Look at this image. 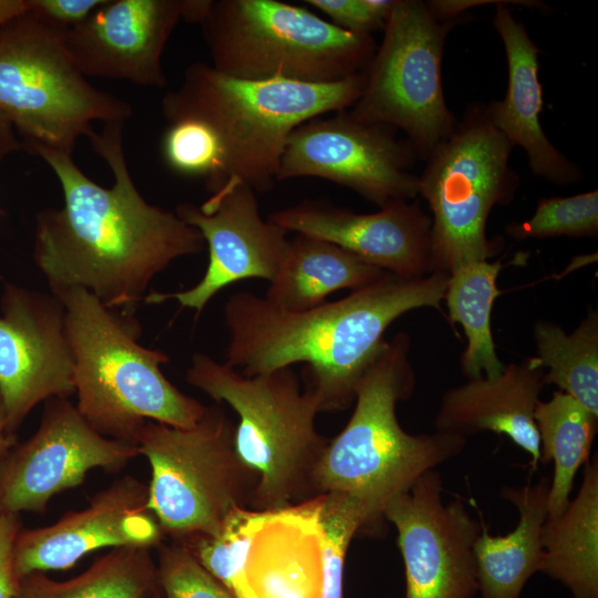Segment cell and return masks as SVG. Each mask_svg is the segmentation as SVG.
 Wrapping results in <instances>:
<instances>
[{
  "label": "cell",
  "instance_id": "obj_1",
  "mask_svg": "<svg viewBox=\"0 0 598 598\" xmlns=\"http://www.w3.org/2000/svg\"><path fill=\"white\" fill-rule=\"evenodd\" d=\"M123 125L106 123L87 137L113 174L111 187L87 177L70 153L29 151L52 169L63 194L61 208L37 215L34 260L51 291L81 288L105 307L130 313L157 274L206 244L176 213L141 195L126 164Z\"/></svg>",
  "mask_w": 598,
  "mask_h": 598
},
{
  "label": "cell",
  "instance_id": "obj_2",
  "mask_svg": "<svg viewBox=\"0 0 598 598\" xmlns=\"http://www.w3.org/2000/svg\"><path fill=\"white\" fill-rule=\"evenodd\" d=\"M448 277L433 271L409 279L385 271L340 300L303 311L283 310L251 292H236L224 308L229 333L224 363L251 377L303 362L308 383L321 394L324 411L346 409L384 343L389 326L410 310L439 308Z\"/></svg>",
  "mask_w": 598,
  "mask_h": 598
},
{
  "label": "cell",
  "instance_id": "obj_3",
  "mask_svg": "<svg viewBox=\"0 0 598 598\" xmlns=\"http://www.w3.org/2000/svg\"><path fill=\"white\" fill-rule=\"evenodd\" d=\"M410 338L384 341L355 388V406L343 430L328 444L312 474V493H342L365 509L369 526L384 518L391 499L426 472L462 453L466 437L435 431L410 434L395 414L415 384Z\"/></svg>",
  "mask_w": 598,
  "mask_h": 598
},
{
  "label": "cell",
  "instance_id": "obj_4",
  "mask_svg": "<svg viewBox=\"0 0 598 598\" xmlns=\"http://www.w3.org/2000/svg\"><path fill=\"white\" fill-rule=\"evenodd\" d=\"M364 71L336 82L307 83L239 79L196 62L179 86L163 96L161 107L168 123L197 118L216 132L224 148L220 185L236 178L267 192L277 182L290 133L309 120L349 109L362 92Z\"/></svg>",
  "mask_w": 598,
  "mask_h": 598
},
{
  "label": "cell",
  "instance_id": "obj_5",
  "mask_svg": "<svg viewBox=\"0 0 598 598\" xmlns=\"http://www.w3.org/2000/svg\"><path fill=\"white\" fill-rule=\"evenodd\" d=\"M52 293L64 308L75 406L94 430L135 444L146 421L189 427L200 419L206 406L166 379L161 365L168 355L138 343V324L130 313L105 307L81 288Z\"/></svg>",
  "mask_w": 598,
  "mask_h": 598
},
{
  "label": "cell",
  "instance_id": "obj_6",
  "mask_svg": "<svg viewBox=\"0 0 598 598\" xmlns=\"http://www.w3.org/2000/svg\"><path fill=\"white\" fill-rule=\"evenodd\" d=\"M186 380L237 413L235 446L258 475L250 508L270 511L308 499L312 474L328 440L316 429L321 394L302 389L289 368L244 375L205 353H195Z\"/></svg>",
  "mask_w": 598,
  "mask_h": 598
},
{
  "label": "cell",
  "instance_id": "obj_7",
  "mask_svg": "<svg viewBox=\"0 0 598 598\" xmlns=\"http://www.w3.org/2000/svg\"><path fill=\"white\" fill-rule=\"evenodd\" d=\"M199 25L210 65L246 80L336 82L363 72L377 50L371 34L278 0H210Z\"/></svg>",
  "mask_w": 598,
  "mask_h": 598
},
{
  "label": "cell",
  "instance_id": "obj_8",
  "mask_svg": "<svg viewBox=\"0 0 598 598\" xmlns=\"http://www.w3.org/2000/svg\"><path fill=\"white\" fill-rule=\"evenodd\" d=\"M235 430L218 405L189 427L144 423L135 444L151 464L147 509L162 534L215 536L234 507L250 508L258 475L240 460Z\"/></svg>",
  "mask_w": 598,
  "mask_h": 598
},
{
  "label": "cell",
  "instance_id": "obj_9",
  "mask_svg": "<svg viewBox=\"0 0 598 598\" xmlns=\"http://www.w3.org/2000/svg\"><path fill=\"white\" fill-rule=\"evenodd\" d=\"M62 33L30 11L0 28V113L23 146L72 154L93 122H125L132 107L86 80Z\"/></svg>",
  "mask_w": 598,
  "mask_h": 598
},
{
  "label": "cell",
  "instance_id": "obj_10",
  "mask_svg": "<svg viewBox=\"0 0 598 598\" xmlns=\"http://www.w3.org/2000/svg\"><path fill=\"white\" fill-rule=\"evenodd\" d=\"M513 147L485 106L476 104L425 158L417 195L432 213L433 271L450 275L497 252L498 243L487 238L486 224L493 207L506 204L516 192L518 176L509 167Z\"/></svg>",
  "mask_w": 598,
  "mask_h": 598
},
{
  "label": "cell",
  "instance_id": "obj_11",
  "mask_svg": "<svg viewBox=\"0 0 598 598\" xmlns=\"http://www.w3.org/2000/svg\"><path fill=\"white\" fill-rule=\"evenodd\" d=\"M458 21L436 18L426 2L395 0L348 114L402 130L416 156L426 158L455 126L443 92L442 56L446 35Z\"/></svg>",
  "mask_w": 598,
  "mask_h": 598
},
{
  "label": "cell",
  "instance_id": "obj_12",
  "mask_svg": "<svg viewBox=\"0 0 598 598\" xmlns=\"http://www.w3.org/2000/svg\"><path fill=\"white\" fill-rule=\"evenodd\" d=\"M417 157L388 125L362 123L347 112L315 117L288 136L277 182L318 177L350 188L380 208L417 195L411 167Z\"/></svg>",
  "mask_w": 598,
  "mask_h": 598
},
{
  "label": "cell",
  "instance_id": "obj_13",
  "mask_svg": "<svg viewBox=\"0 0 598 598\" xmlns=\"http://www.w3.org/2000/svg\"><path fill=\"white\" fill-rule=\"evenodd\" d=\"M436 470L389 502L383 516L398 532L405 571L404 598H475L474 545L482 523L462 499L444 503Z\"/></svg>",
  "mask_w": 598,
  "mask_h": 598
},
{
  "label": "cell",
  "instance_id": "obj_14",
  "mask_svg": "<svg viewBox=\"0 0 598 598\" xmlns=\"http://www.w3.org/2000/svg\"><path fill=\"white\" fill-rule=\"evenodd\" d=\"M137 455L136 444L94 430L68 398L49 399L38 430L0 464V509L42 514L55 494L79 486L89 471H118Z\"/></svg>",
  "mask_w": 598,
  "mask_h": 598
},
{
  "label": "cell",
  "instance_id": "obj_15",
  "mask_svg": "<svg viewBox=\"0 0 598 598\" xmlns=\"http://www.w3.org/2000/svg\"><path fill=\"white\" fill-rule=\"evenodd\" d=\"M175 213L195 227L208 247V265L192 288L177 292H151L147 303L175 299L198 315L212 298L234 282L276 274L288 245V231L259 213L256 192L236 178L227 179L199 206L183 203Z\"/></svg>",
  "mask_w": 598,
  "mask_h": 598
},
{
  "label": "cell",
  "instance_id": "obj_16",
  "mask_svg": "<svg viewBox=\"0 0 598 598\" xmlns=\"http://www.w3.org/2000/svg\"><path fill=\"white\" fill-rule=\"evenodd\" d=\"M73 372L61 300L7 285L0 315V409L8 432L41 401L74 393Z\"/></svg>",
  "mask_w": 598,
  "mask_h": 598
},
{
  "label": "cell",
  "instance_id": "obj_17",
  "mask_svg": "<svg viewBox=\"0 0 598 598\" xmlns=\"http://www.w3.org/2000/svg\"><path fill=\"white\" fill-rule=\"evenodd\" d=\"M147 499L148 486L126 475L99 492L84 509L68 512L49 526L20 528L13 547L17 576L70 569L103 547H156L163 534Z\"/></svg>",
  "mask_w": 598,
  "mask_h": 598
},
{
  "label": "cell",
  "instance_id": "obj_18",
  "mask_svg": "<svg viewBox=\"0 0 598 598\" xmlns=\"http://www.w3.org/2000/svg\"><path fill=\"white\" fill-rule=\"evenodd\" d=\"M182 13L183 0H104L62 38L85 76L164 89L162 55Z\"/></svg>",
  "mask_w": 598,
  "mask_h": 598
},
{
  "label": "cell",
  "instance_id": "obj_19",
  "mask_svg": "<svg viewBox=\"0 0 598 598\" xmlns=\"http://www.w3.org/2000/svg\"><path fill=\"white\" fill-rule=\"evenodd\" d=\"M289 231L330 241L363 261L402 278L433 272L431 217L416 200H396L358 214L323 200H303L271 214Z\"/></svg>",
  "mask_w": 598,
  "mask_h": 598
},
{
  "label": "cell",
  "instance_id": "obj_20",
  "mask_svg": "<svg viewBox=\"0 0 598 598\" xmlns=\"http://www.w3.org/2000/svg\"><path fill=\"white\" fill-rule=\"evenodd\" d=\"M508 2L525 6L529 3L501 1L495 4L493 24L506 53L508 83L504 99L485 106L486 113L493 125L513 146L525 151L534 175L557 185L577 183L581 178L579 167L554 146L540 123V49L529 37L525 25L512 14L506 6Z\"/></svg>",
  "mask_w": 598,
  "mask_h": 598
},
{
  "label": "cell",
  "instance_id": "obj_21",
  "mask_svg": "<svg viewBox=\"0 0 598 598\" xmlns=\"http://www.w3.org/2000/svg\"><path fill=\"white\" fill-rule=\"evenodd\" d=\"M321 505L316 495L266 511L239 580L255 598H322Z\"/></svg>",
  "mask_w": 598,
  "mask_h": 598
},
{
  "label": "cell",
  "instance_id": "obj_22",
  "mask_svg": "<svg viewBox=\"0 0 598 598\" xmlns=\"http://www.w3.org/2000/svg\"><path fill=\"white\" fill-rule=\"evenodd\" d=\"M545 369L537 359L509 363L494 378H481L447 390L434 419L436 431L463 437L484 431L508 436L540 463V442L534 410L544 388Z\"/></svg>",
  "mask_w": 598,
  "mask_h": 598
},
{
  "label": "cell",
  "instance_id": "obj_23",
  "mask_svg": "<svg viewBox=\"0 0 598 598\" xmlns=\"http://www.w3.org/2000/svg\"><path fill=\"white\" fill-rule=\"evenodd\" d=\"M549 483L544 476L535 484L503 487L502 497L518 512L516 527L505 536L491 535L482 522L474 545L480 598H520L527 581L540 573Z\"/></svg>",
  "mask_w": 598,
  "mask_h": 598
},
{
  "label": "cell",
  "instance_id": "obj_24",
  "mask_svg": "<svg viewBox=\"0 0 598 598\" xmlns=\"http://www.w3.org/2000/svg\"><path fill=\"white\" fill-rule=\"evenodd\" d=\"M384 272L330 241L297 234L288 240L265 299L283 310L303 311L334 291L358 289Z\"/></svg>",
  "mask_w": 598,
  "mask_h": 598
},
{
  "label": "cell",
  "instance_id": "obj_25",
  "mask_svg": "<svg viewBox=\"0 0 598 598\" xmlns=\"http://www.w3.org/2000/svg\"><path fill=\"white\" fill-rule=\"evenodd\" d=\"M540 573L559 581L571 598H598V460L582 468L581 484L565 511L546 517L540 533Z\"/></svg>",
  "mask_w": 598,
  "mask_h": 598
},
{
  "label": "cell",
  "instance_id": "obj_26",
  "mask_svg": "<svg viewBox=\"0 0 598 598\" xmlns=\"http://www.w3.org/2000/svg\"><path fill=\"white\" fill-rule=\"evenodd\" d=\"M150 546H121L68 580L42 571L19 579L13 598H162Z\"/></svg>",
  "mask_w": 598,
  "mask_h": 598
},
{
  "label": "cell",
  "instance_id": "obj_27",
  "mask_svg": "<svg viewBox=\"0 0 598 598\" xmlns=\"http://www.w3.org/2000/svg\"><path fill=\"white\" fill-rule=\"evenodd\" d=\"M540 442V463H554L549 483L547 516L561 514L570 502L574 480L588 461L598 427V416L570 395L555 391L534 410Z\"/></svg>",
  "mask_w": 598,
  "mask_h": 598
},
{
  "label": "cell",
  "instance_id": "obj_28",
  "mask_svg": "<svg viewBox=\"0 0 598 598\" xmlns=\"http://www.w3.org/2000/svg\"><path fill=\"white\" fill-rule=\"evenodd\" d=\"M502 267L499 260L473 261L453 270L447 280L444 299L451 321L462 324L467 339L460 364L468 380L497 377L505 367L497 357L491 329Z\"/></svg>",
  "mask_w": 598,
  "mask_h": 598
},
{
  "label": "cell",
  "instance_id": "obj_29",
  "mask_svg": "<svg viewBox=\"0 0 598 598\" xmlns=\"http://www.w3.org/2000/svg\"><path fill=\"white\" fill-rule=\"evenodd\" d=\"M535 340L544 384H555L598 416V313L591 311L571 333L550 321L536 323Z\"/></svg>",
  "mask_w": 598,
  "mask_h": 598
},
{
  "label": "cell",
  "instance_id": "obj_30",
  "mask_svg": "<svg viewBox=\"0 0 598 598\" xmlns=\"http://www.w3.org/2000/svg\"><path fill=\"white\" fill-rule=\"evenodd\" d=\"M265 516L266 511L236 506L215 536H194L176 543L231 592L243 577L250 544Z\"/></svg>",
  "mask_w": 598,
  "mask_h": 598
},
{
  "label": "cell",
  "instance_id": "obj_31",
  "mask_svg": "<svg viewBox=\"0 0 598 598\" xmlns=\"http://www.w3.org/2000/svg\"><path fill=\"white\" fill-rule=\"evenodd\" d=\"M165 163L174 172L205 177L209 192L216 189L224 174V148L216 132L197 118L169 123L162 141Z\"/></svg>",
  "mask_w": 598,
  "mask_h": 598
},
{
  "label": "cell",
  "instance_id": "obj_32",
  "mask_svg": "<svg viewBox=\"0 0 598 598\" xmlns=\"http://www.w3.org/2000/svg\"><path fill=\"white\" fill-rule=\"evenodd\" d=\"M322 495L320 523L322 528V598H343V570L352 537L369 519L363 506L342 493Z\"/></svg>",
  "mask_w": 598,
  "mask_h": 598
},
{
  "label": "cell",
  "instance_id": "obj_33",
  "mask_svg": "<svg viewBox=\"0 0 598 598\" xmlns=\"http://www.w3.org/2000/svg\"><path fill=\"white\" fill-rule=\"evenodd\" d=\"M517 240L554 236L597 237L598 192L592 189L567 197H546L537 202L533 216L506 226Z\"/></svg>",
  "mask_w": 598,
  "mask_h": 598
},
{
  "label": "cell",
  "instance_id": "obj_34",
  "mask_svg": "<svg viewBox=\"0 0 598 598\" xmlns=\"http://www.w3.org/2000/svg\"><path fill=\"white\" fill-rule=\"evenodd\" d=\"M157 580L162 598H235L195 556L179 543H159Z\"/></svg>",
  "mask_w": 598,
  "mask_h": 598
},
{
  "label": "cell",
  "instance_id": "obj_35",
  "mask_svg": "<svg viewBox=\"0 0 598 598\" xmlns=\"http://www.w3.org/2000/svg\"><path fill=\"white\" fill-rule=\"evenodd\" d=\"M395 0H307L334 25L354 33L383 30Z\"/></svg>",
  "mask_w": 598,
  "mask_h": 598
},
{
  "label": "cell",
  "instance_id": "obj_36",
  "mask_svg": "<svg viewBox=\"0 0 598 598\" xmlns=\"http://www.w3.org/2000/svg\"><path fill=\"white\" fill-rule=\"evenodd\" d=\"M29 11L49 27L64 32L84 21L104 0H29Z\"/></svg>",
  "mask_w": 598,
  "mask_h": 598
},
{
  "label": "cell",
  "instance_id": "obj_37",
  "mask_svg": "<svg viewBox=\"0 0 598 598\" xmlns=\"http://www.w3.org/2000/svg\"><path fill=\"white\" fill-rule=\"evenodd\" d=\"M19 530L18 515L0 509V598H13L17 592L13 547Z\"/></svg>",
  "mask_w": 598,
  "mask_h": 598
},
{
  "label": "cell",
  "instance_id": "obj_38",
  "mask_svg": "<svg viewBox=\"0 0 598 598\" xmlns=\"http://www.w3.org/2000/svg\"><path fill=\"white\" fill-rule=\"evenodd\" d=\"M23 143L18 138L12 124L0 113V165L12 153L19 151Z\"/></svg>",
  "mask_w": 598,
  "mask_h": 598
},
{
  "label": "cell",
  "instance_id": "obj_39",
  "mask_svg": "<svg viewBox=\"0 0 598 598\" xmlns=\"http://www.w3.org/2000/svg\"><path fill=\"white\" fill-rule=\"evenodd\" d=\"M29 9V0H0V28L24 14Z\"/></svg>",
  "mask_w": 598,
  "mask_h": 598
},
{
  "label": "cell",
  "instance_id": "obj_40",
  "mask_svg": "<svg viewBox=\"0 0 598 598\" xmlns=\"http://www.w3.org/2000/svg\"><path fill=\"white\" fill-rule=\"evenodd\" d=\"M12 434L8 432L3 413L0 409V464L11 448Z\"/></svg>",
  "mask_w": 598,
  "mask_h": 598
},
{
  "label": "cell",
  "instance_id": "obj_41",
  "mask_svg": "<svg viewBox=\"0 0 598 598\" xmlns=\"http://www.w3.org/2000/svg\"><path fill=\"white\" fill-rule=\"evenodd\" d=\"M231 594L235 598H255L241 581L234 586Z\"/></svg>",
  "mask_w": 598,
  "mask_h": 598
}]
</instances>
